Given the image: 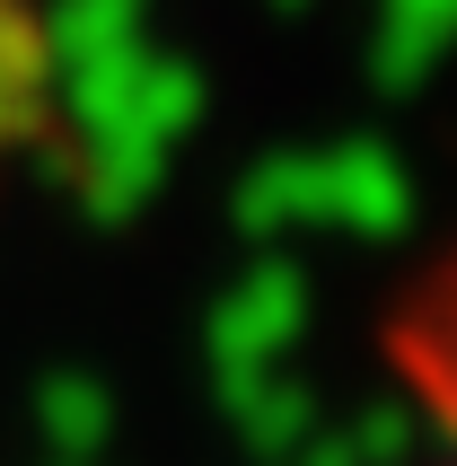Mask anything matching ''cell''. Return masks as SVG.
I'll use <instances>...</instances> for the list:
<instances>
[{
  "label": "cell",
  "instance_id": "4",
  "mask_svg": "<svg viewBox=\"0 0 457 466\" xmlns=\"http://www.w3.org/2000/svg\"><path fill=\"white\" fill-rule=\"evenodd\" d=\"M141 18H150V0H53L45 18H36V35H45V71L53 79H79V71H97V62H115V53L150 45Z\"/></svg>",
  "mask_w": 457,
  "mask_h": 466
},
{
  "label": "cell",
  "instance_id": "1",
  "mask_svg": "<svg viewBox=\"0 0 457 466\" xmlns=\"http://www.w3.org/2000/svg\"><path fill=\"white\" fill-rule=\"evenodd\" d=\"M79 115V177H88V203L97 211H132L150 203V185L168 177V150H177L194 115H203V79L185 71L177 53L132 45L97 71L62 79Z\"/></svg>",
  "mask_w": 457,
  "mask_h": 466
},
{
  "label": "cell",
  "instance_id": "7",
  "mask_svg": "<svg viewBox=\"0 0 457 466\" xmlns=\"http://www.w3.org/2000/svg\"><path fill=\"white\" fill-rule=\"evenodd\" d=\"M53 431H97V388H53Z\"/></svg>",
  "mask_w": 457,
  "mask_h": 466
},
{
  "label": "cell",
  "instance_id": "3",
  "mask_svg": "<svg viewBox=\"0 0 457 466\" xmlns=\"http://www.w3.org/2000/svg\"><path fill=\"white\" fill-rule=\"evenodd\" d=\"M300 326H308V282L290 273V264H255L247 282L211 309V361H220V379L273 370L281 352L300 343Z\"/></svg>",
  "mask_w": 457,
  "mask_h": 466
},
{
  "label": "cell",
  "instance_id": "6",
  "mask_svg": "<svg viewBox=\"0 0 457 466\" xmlns=\"http://www.w3.org/2000/svg\"><path fill=\"white\" fill-rule=\"evenodd\" d=\"M45 35H36V9L26 0H0V141L36 132V106H45Z\"/></svg>",
  "mask_w": 457,
  "mask_h": 466
},
{
  "label": "cell",
  "instance_id": "5",
  "mask_svg": "<svg viewBox=\"0 0 457 466\" xmlns=\"http://www.w3.org/2000/svg\"><path fill=\"white\" fill-rule=\"evenodd\" d=\"M457 45V0H379V79L413 88Z\"/></svg>",
  "mask_w": 457,
  "mask_h": 466
},
{
  "label": "cell",
  "instance_id": "2",
  "mask_svg": "<svg viewBox=\"0 0 457 466\" xmlns=\"http://www.w3.org/2000/svg\"><path fill=\"white\" fill-rule=\"evenodd\" d=\"M405 203H413V185L379 141H334V150L264 158L247 177V194H238V220L247 229H361V238H387L405 220Z\"/></svg>",
  "mask_w": 457,
  "mask_h": 466
}]
</instances>
